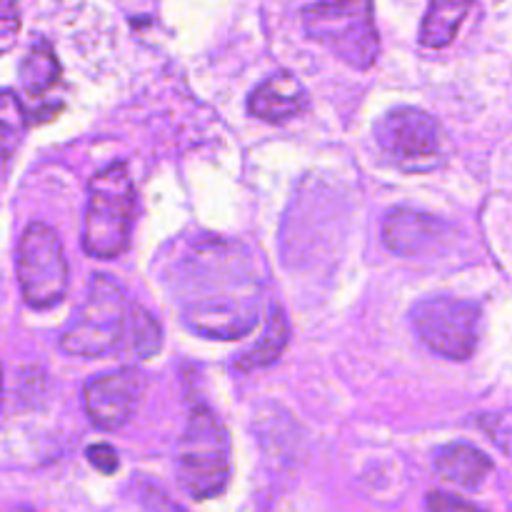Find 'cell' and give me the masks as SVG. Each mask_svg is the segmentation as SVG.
I'll list each match as a JSON object with an SVG mask.
<instances>
[{"instance_id": "9c48e42d", "label": "cell", "mask_w": 512, "mask_h": 512, "mask_svg": "<svg viewBox=\"0 0 512 512\" xmlns=\"http://www.w3.org/2000/svg\"><path fill=\"white\" fill-rule=\"evenodd\" d=\"M185 323L195 333L210 335V338H240L258 323V300L250 295L193 300L190 305H185Z\"/></svg>"}, {"instance_id": "277c9868", "label": "cell", "mask_w": 512, "mask_h": 512, "mask_svg": "<svg viewBox=\"0 0 512 512\" xmlns=\"http://www.w3.org/2000/svg\"><path fill=\"white\" fill-rule=\"evenodd\" d=\"M303 25L310 40L355 70H368L378 58L380 38L370 0H315L303 10Z\"/></svg>"}, {"instance_id": "5b68a950", "label": "cell", "mask_w": 512, "mask_h": 512, "mask_svg": "<svg viewBox=\"0 0 512 512\" xmlns=\"http://www.w3.org/2000/svg\"><path fill=\"white\" fill-rule=\"evenodd\" d=\"M18 283L23 300L35 310L55 308L68 293V260L48 223L25 228L18 245Z\"/></svg>"}, {"instance_id": "30bf717a", "label": "cell", "mask_w": 512, "mask_h": 512, "mask_svg": "<svg viewBox=\"0 0 512 512\" xmlns=\"http://www.w3.org/2000/svg\"><path fill=\"white\" fill-rule=\"evenodd\" d=\"M308 108V93L293 73H275L250 93L248 110L268 123H283Z\"/></svg>"}, {"instance_id": "9a60e30c", "label": "cell", "mask_w": 512, "mask_h": 512, "mask_svg": "<svg viewBox=\"0 0 512 512\" xmlns=\"http://www.w3.org/2000/svg\"><path fill=\"white\" fill-rule=\"evenodd\" d=\"M60 78V65L55 60L53 50L45 43L33 45V50L28 53V58L23 60V68H20V80H23V88L28 95H43L45 90L53 88Z\"/></svg>"}, {"instance_id": "3957f363", "label": "cell", "mask_w": 512, "mask_h": 512, "mask_svg": "<svg viewBox=\"0 0 512 512\" xmlns=\"http://www.w3.org/2000/svg\"><path fill=\"white\" fill-rule=\"evenodd\" d=\"M175 473L185 493L195 500L218 498L228 488L230 438L208 405H198L190 413L175 448Z\"/></svg>"}, {"instance_id": "4fadbf2b", "label": "cell", "mask_w": 512, "mask_h": 512, "mask_svg": "<svg viewBox=\"0 0 512 512\" xmlns=\"http://www.w3.org/2000/svg\"><path fill=\"white\" fill-rule=\"evenodd\" d=\"M473 3L475 0H430L420 30V43L425 48H445L453 43Z\"/></svg>"}, {"instance_id": "2e32d148", "label": "cell", "mask_w": 512, "mask_h": 512, "mask_svg": "<svg viewBox=\"0 0 512 512\" xmlns=\"http://www.w3.org/2000/svg\"><path fill=\"white\" fill-rule=\"evenodd\" d=\"M163 343V330H160L158 320L148 313L145 308L135 305L133 308V325H130V348L140 358H153Z\"/></svg>"}, {"instance_id": "7a4b0ae2", "label": "cell", "mask_w": 512, "mask_h": 512, "mask_svg": "<svg viewBox=\"0 0 512 512\" xmlns=\"http://www.w3.org/2000/svg\"><path fill=\"white\" fill-rule=\"evenodd\" d=\"M135 223V190L128 165L113 163L90 178L83 248L93 258L113 260L130 248Z\"/></svg>"}, {"instance_id": "7402d4cb", "label": "cell", "mask_w": 512, "mask_h": 512, "mask_svg": "<svg viewBox=\"0 0 512 512\" xmlns=\"http://www.w3.org/2000/svg\"><path fill=\"white\" fill-rule=\"evenodd\" d=\"M15 512H35V510H28V508H20V510H15Z\"/></svg>"}, {"instance_id": "52a82bcc", "label": "cell", "mask_w": 512, "mask_h": 512, "mask_svg": "<svg viewBox=\"0 0 512 512\" xmlns=\"http://www.w3.org/2000/svg\"><path fill=\"white\" fill-rule=\"evenodd\" d=\"M375 140L393 163L410 173L438 168L443 160V128L420 108H395L375 125Z\"/></svg>"}, {"instance_id": "e0dca14e", "label": "cell", "mask_w": 512, "mask_h": 512, "mask_svg": "<svg viewBox=\"0 0 512 512\" xmlns=\"http://www.w3.org/2000/svg\"><path fill=\"white\" fill-rule=\"evenodd\" d=\"M23 123V108H20L18 98H15L13 90H5L3 103H0V140H3L5 163H8L15 145H18L20 133H23Z\"/></svg>"}, {"instance_id": "ac0fdd59", "label": "cell", "mask_w": 512, "mask_h": 512, "mask_svg": "<svg viewBox=\"0 0 512 512\" xmlns=\"http://www.w3.org/2000/svg\"><path fill=\"white\" fill-rule=\"evenodd\" d=\"M18 28H20L18 0H3V8H0V45H3V50L13 48Z\"/></svg>"}, {"instance_id": "8992f818", "label": "cell", "mask_w": 512, "mask_h": 512, "mask_svg": "<svg viewBox=\"0 0 512 512\" xmlns=\"http://www.w3.org/2000/svg\"><path fill=\"white\" fill-rule=\"evenodd\" d=\"M410 323L418 338L433 353L450 360H468L478 345L480 308L473 300L425 298L410 310Z\"/></svg>"}, {"instance_id": "8fae6325", "label": "cell", "mask_w": 512, "mask_h": 512, "mask_svg": "<svg viewBox=\"0 0 512 512\" xmlns=\"http://www.w3.org/2000/svg\"><path fill=\"white\" fill-rule=\"evenodd\" d=\"M445 223L418 210H393L383 223V243L398 255H420L438 245Z\"/></svg>"}, {"instance_id": "d6986e66", "label": "cell", "mask_w": 512, "mask_h": 512, "mask_svg": "<svg viewBox=\"0 0 512 512\" xmlns=\"http://www.w3.org/2000/svg\"><path fill=\"white\" fill-rule=\"evenodd\" d=\"M428 510L430 512H483L475 508L473 503L463 498H455L450 493H430L428 495Z\"/></svg>"}, {"instance_id": "ba28073f", "label": "cell", "mask_w": 512, "mask_h": 512, "mask_svg": "<svg viewBox=\"0 0 512 512\" xmlns=\"http://www.w3.org/2000/svg\"><path fill=\"white\" fill-rule=\"evenodd\" d=\"M145 380L135 368L95 375L85 385V413L100 430H120L128 425L143 398Z\"/></svg>"}, {"instance_id": "6da1fadb", "label": "cell", "mask_w": 512, "mask_h": 512, "mask_svg": "<svg viewBox=\"0 0 512 512\" xmlns=\"http://www.w3.org/2000/svg\"><path fill=\"white\" fill-rule=\"evenodd\" d=\"M133 308L135 305L125 298V290L110 275L95 273L83 303L60 333V348L80 358L113 353L123 340H130Z\"/></svg>"}, {"instance_id": "ffe728a7", "label": "cell", "mask_w": 512, "mask_h": 512, "mask_svg": "<svg viewBox=\"0 0 512 512\" xmlns=\"http://www.w3.org/2000/svg\"><path fill=\"white\" fill-rule=\"evenodd\" d=\"M140 498H143L145 512H185L180 505H175L173 500L163 493V490L153 488V485H145L143 493H140Z\"/></svg>"}, {"instance_id": "44dd1931", "label": "cell", "mask_w": 512, "mask_h": 512, "mask_svg": "<svg viewBox=\"0 0 512 512\" xmlns=\"http://www.w3.org/2000/svg\"><path fill=\"white\" fill-rule=\"evenodd\" d=\"M88 460L93 463V468H98L100 473H105V475H110L118 470V455H115V450L105 443L88 448Z\"/></svg>"}, {"instance_id": "5bb4252c", "label": "cell", "mask_w": 512, "mask_h": 512, "mask_svg": "<svg viewBox=\"0 0 512 512\" xmlns=\"http://www.w3.org/2000/svg\"><path fill=\"white\" fill-rule=\"evenodd\" d=\"M285 343H288V320H285L283 310L273 308L268 323H265L263 338H260V343L253 345V348L238 360V368L240 370L268 368V365H273L275 360L283 355Z\"/></svg>"}, {"instance_id": "7c38bea8", "label": "cell", "mask_w": 512, "mask_h": 512, "mask_svg": "<svg viewBox=\"0 0 512 512\" xmlns=\"http://www.w3.org/2000/svg\"><path fill=\"white\" fill-rule=\"evenodd\" d=\"M435 470L440 478L448 483L458 485L465 490H478L485 483L490 473H493V463L485 453L468 443H450L438 450L435 455Z\"/></svg>"}]
</instances>
